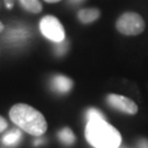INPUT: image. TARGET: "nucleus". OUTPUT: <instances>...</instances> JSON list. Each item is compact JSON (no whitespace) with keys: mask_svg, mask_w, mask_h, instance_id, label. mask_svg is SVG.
Instances as JSON below:
<instances>
[{"mask_svg":"<svg viewBox=\"0 0 148 148\" xmlns=\"http://www.w3.org/2000/svg\"><path fill=\"white\" fill-rule=\"evenodd\" d=\"M11 121L30 135L41 137L47 131V122L40 111L25 103H18L10 109Z\"/></svg>","mask_w":148,"mask_h":148,"instance_id":"f257e3e1","label":"nucleus"},{"mask_svg":"<svg viewBox=\"0 0 148 148\" xmlns=\"http://www.w3.org/2000/svg\"><path fill=\"white\" fill-rule=\"evenodd\" d=\"M85 135L87 142L95 148H119L122 143L120 132L106 120L89 121Z\"/></svg>","mask_w":148,"mask_h":148,"instance_id":"f03ea898","label":"nucleus"},{"mask_svg":"<svg viewBox=\"0 0 148 148\" xmlns=\"http://www.w3.org/2000/svg\"><path fill=\"white\" fill-rule=\"evenodd\" d=\"M116 29L124 35H138L145 30V22L136 12H125L117 19Z\"/></svg>","mask_w":148,"mask_h":148,"instance_id":"7ed1b4c3","label":"nucleus"},{"mask_svg":"<svg viewBox=\"0 0 148 148\" xmlns=\"http://www.w3.org/2000/svg\"><path fill=\"white\" fill-rule=\"evenodd\" d=\"M40 30L44 36L54 43L63 42L66 37L65 29L57 18L53 16H44L40 22Z\"/></svg>","mask_w":148,"mask_h":148,"instance_id":"20e7f679","label":"nucleus"},{"mask_svg":"<svg viewBox=\"0 0 148 148\" xmlns=\"http://www.w3.org/2000/svg\"><path fill=\"white\" fill-rule=\"evenodd\" d=\"M106 101H108V103H109L113 109L119 110V111L123 112V113H126V114L134 115V114H136L138 111V108H137V106H136V103L133 100H131V99L124 97V95L111 93V95H108Z\"/></svg>","mask_w":148,"mask_h":148,"instance_id":"39448f33","label":"nucleus"},{"mask_svg":"<svg viewBox=\"0 0 148 148\" xmlns=\"http://www.w3.org/2000/svg\"><path fill=\"white\" fill-rule=\"evenodd\" d=\"M52 86L55 91L59 93H67L73 88V80L64 75H56L52 79Z\"/></svg>","mask_w":148,"mask_h":148,"instance_id":"423d86ee","label":"nucleus"},{"mask_svg":"<svg viewBox=\"0 0 148 148\" xmlns=\"http://www.w3.org/2000/svg\"><path fill=\"white\" fill-rule=\"evenodd\" d=\"M100 16V11L95 8H88V9H82L78 12V19L82 23H91L95 21Z\"/></svg>","mask_w":148,"mask_h":148,"instance_id":"0eeeda50","label":"nucleus"},{"mask_svg":"<svg viewBox=\"0 0 148 148\" xmlns=\"http://www.w3.org/2000/svg\"><path fill=\"white\" fill-rule=\"evenodd\" d=\"M21 138H22L21 131L19 128H14V130L10 131L9 133H7L5 136H3L2 143L5 144V146L13 147V146H16L19 144V142L21 140Z\"/></svg>","mask_w":148,"mask_h":148,"instance_id":"6e6552de","label":"nucleus"},{"mask_svg":"<svg viewBox=\"0 0 148 148\" xmlns=\"http://www.w3.org/2000/svg\"><path fill=\"white\" fill-rule=\"evenodd\" d=\"M58 138L59 140L66 145V146H70L75 143L76 137H75V134L73 133V131L69 128V127H64L63 130H60L58 132Z\"/></svg>","mask_w":148,"mask_h":148,"instance_id":"1a4fd4ad","label":"nucleus"},{"mask_svg":"<svg viewBox=\"0 0 148 148\" xmlns=\"http://www.w3.org/2000/svg\"><path fill=\"white\" fill-rule=\"evenodd\" d=\"M22 7L32 13H40L42 11V5L40 0H20Z\"/></svg>","mask_w":148,"mask_h":148,"instance_id":"9d476101","label":"nucleus"},{"mask_svg":"<svg viewBox=\"0 0 148 148\" xmlns=\"http://www.w3.org/2000/svg\"><path fill=\"white\" fill-rule=\"evenodd\" d=\"M86 119L87 121H95V120H104V115L102 114V112L97 110L95 108L89 109L86 113Z\"/></svg>","mask_w":148,"mask_h":148,"instance_id":"9b49d317","label":"nucleus"},{"mask_svg":"<svg viewBox=\"0 0 148 148\" xmlns=\"http://www.w3.org/2000/svg\"><path fill=\"white\" fill-rule=\"evenodd\" d=\"M56 44H57V48L55 49V52H56V54H57L58 56H62V55H64V54L66 53V51H67V42L64 40L63 42L56 43Z\"/></svg>","mask_w":148,"mask_h":148,"instance_id":"f8f14e48","label":"nucleus"},{"mask_svg":"<svg viewBox=\"0 0 148 148\" xmlns=\"http://www.w3.org/2000/svg\"><path fill=\"white\" fill-rule=\"evenodd\" d=\"M8 127V122L5 121V117L0 116V133H2Z\"/></svg>","mask_w":148,"mask_h":148,"instance_id":"ddd939ff","label":"nucleus"},{"mask_svg":"<svg viewBox=\"0 0 148 148\" xmlns=\"http://www.w3.org/2000/svg\"><path fill=\"white\" fill-rule=\"evenodd\" d=\"M138 148H148V139L142 138L138 142Z\"/></svg>","mask_w":148,"mask_h":148,"instance_id":"4468645a","label":"nucleus"},{"mask_svg":"<svg viewBox=\"0 0 148 148\" xmlns=\"http://www.w3.org/2000/svg\"><path fill=\"white\" fill-rule=\"evenodd\" d=\"M5 5H7V8H12L13 7V0H5Z\"/></svg>","mask_w":148,"mask_h":148,"instance_id":"2eb2a0df","label":"nucleus"},{"mask_svg":"<svg viewBox=\"0 0 148 148\" xmlns=\"http://www.w3.org/2000/svg\"><path fill=\"white\" fill-rule=\"evenodd\" d=\"M44 143V140H43L42 138H38V139H36V140H34V145L35 146H38V145H41V144Z\"/></svg>","mask_w":148,"mask_h":148,"instance_id":"dca6fc26","label":"nucleus"},{"mask_svg":"<svg viewBox=\"0 0 148 148\" xmlns=\"http://www.w3.org/2000/svg\"><path fill=\"white\" fill-rule=\"evenodd\" d=\"M46 2H48V3H54V2H58V1H60V0H45Z\"/></svg>","mask_w":148,"mask_h":148,"instance_id":"f3484780","label":"nucleus"},{"mask_svg":"<svg viewBox=\"0 0 148 148\" xmlns=\"http://www.w3.org/2000/svg\"><path fill=\"white\" fill-rule=\"evenodd\" d=\"M70 2H73V3H79L81 1H84V0H69Z\"/></svg>","mask_w":148,"mask_h":148,"instance_id":"a211bd4d","label":"nucleus"},{"mask_svg":"<svg viewBox=\"0 0 148 148\" xmlns=\"http://www.w3.org/2000/svg\"><path fill=\"white\" fill-rule=\"evenodd\" d=\"M2 30H3V24H2L1 22H0V32L2 31Z\"/></svg>","mask_w":148,"mask_h":148,"instance_id":"6ab92c4d","label":"nucleus"}]
</instances>
